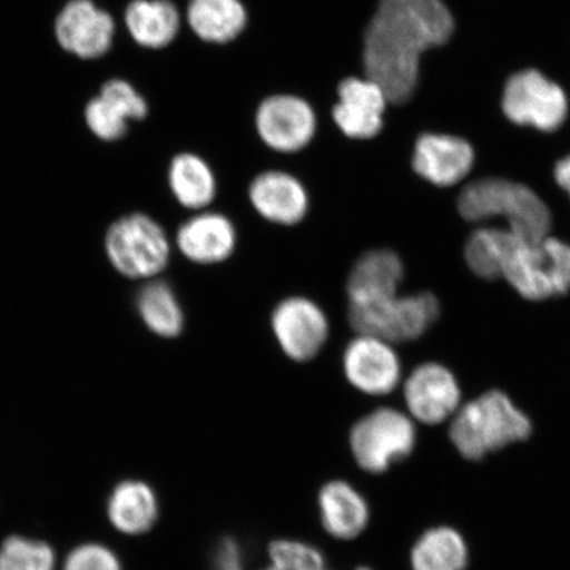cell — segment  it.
Masks as SVG:
<instances>
[{"instance_id": "6da1fadb", "label": "cell", "mask_w": 570, "mask_h": 570, "mask_svg": "<svg viewBox=\"0 0 570 570\" xmlns=\"http://www.w3.org/2000/svg\"><path fill=\"white\" fill-rule=\"evenodd\" d=\"M454 20L443 0H377L362 35V75L409 105L422 83L428 52L446 45Z\"/></svg>"}, {"instance_id": "7a4b0ae2", "label": "cell", "mask_w": 570, "mask_h": 570, "mask_svg": "<svg viewBox=\"0 0 570 570\" xmlns=\"http://www.w3.org/2000/svg\"><path fill=\"white\" fill-rule=\"evenodd\" d=\"M532 424L502 391L484 392L454 413L449 438L463 459L480 461L488 454L530 438Z\"/></svg>"}, {"instance_id": "3957f363", "label": "cell", "mask_w": 570, "mask_h": 570, "mask_svg": "<svg viewBox=\"0 0 570 570\" xmlns=\"http://www.w3.org/2000/svg\"><path fill=\"white\" fill-rule=\"evenodd\" d=\"M499 277L527 301L541 302L570 289V246L546 235L529 239L509 230L499 262Z\"/></svg>"}, {"instance_id": "277c9868", "label": "cell", "mask_w": 570, "mask_h": 570, "mask_svg": "<svg viewBox=\"0 0 570 570\" xmlns=\"http://www.w3.org/2000/svg\"><path fill=\"white\" fill-rule=\"evenodd\" d=\"M458 208L469 223L503 218L508 229L523 238L546 237L551 230V212L543 199L525 185L504 178L469 184L461 191Z\"/></svg>"}, {"instance_id": "5b68a950", "label": "cell", "mask_w": 570, "mask_h": 570, "mask_svg": "<svg viewBox=\"0 0 570 570\" xmlns=\"http://www.w3.org/2000/svg\"><path fill=\"white\" fill-rule=\"evenodd\" d=\"M254 131L261 145L276 158L302 155L315 142L320 130L316 107L296 92H273L261 99L254 112Z\"/></svg>"}, {"instance_id": "8992f818", "label": "cell", "mask_w": 570, "mask_h": 570, "mask_svg": "<svg viewBox=\"0 0 570 570\" xmlns=\"http://www.w3.org/2000/svg\"><path fill=\"white\" fill-rule=\"evenodd\" d=\"M106 252L111 265L124 276L153 281L169 265L170 240L158 220L135 213L110 227Z\"/></svg>"}, {"instance_id": "52a82bcc", "label": "cell", "mask_w": 570, "mask_h": 570, "mask_svg": "<svg viewBox=\"0 0 570 570\" xmlns=\"http://www.w3.org/2000/svg\"><path fill=\"white\" fill-rule=\"evenodd\" d=\"M439 316L440 303L430 292L397 294L380 303L347 306V321L354 333L370 334L394 345L422 337Z\"/></svg>"}, {"instance_id": "ba28073f", "label": "cell", "mask_w": 570, "mask_h": 570, "mask_svg": "<svg viewBox=\"0 0 570 570\" xmlns=\"http://www.w3.org/2000/svg\"><path fill=\"white\" fill-rule=\"evenodd\" d=\"M416 444V428L411 416L391 409H376L352 428L351 448L356 462L368 473L381 474L392 463L412 453Z\"/></svg>"}, {"instance_id": "9c48e42d", "label": "cell", "mask_w": 570, "mask_h": 570, "mask_svg": "<svg viewBox=\"0 0 570 570\" xmlns=\"http://www.w3.org/2000/svg\"><path fill=\"white\" fill-rule=\"evenodd\" d=\"M269 326L282 353L296 363L317 358L331 337L323 306L303 295L282 298L271 313Z\"/></svg>"}, {"instance_id": "30bf717a", "label": "cell", "mask_w": 570, "mask_h": 570, "mask_svg": "<svg viewBox=\"0 0 570 570\" xmlns=\"http://www.w3.org/2000/svg\"><path fill=\"white\" fill-rule=\"evenodd\" d=\"M390 107L381 85L366 76L351 75L338 82L330 117L341 137L366 142L381 137Z\"/></svg>"}, {"instance_id": "8fae6325", "label": "cell", "mask_w": 570, "mask_h": 570, "mask_svg": "<svg viewBox=\"0 0 570 570\" xmlns=\"http://www.w3.org/2000/svg\"><path fill=\"white\" fill-rule=\"evenodd\" d=\"M503 111L512 122L553 131L564 124L568 99L558 83L538 70H523L512 76L503 92Z\"/></svg>"}, {"instance_id": "7c38bea8", "label": "cell", "mask_w": 570, "mask_h": 570, "mask_svg": "<svg viewBox=\"0 0 570 570\" xmlns=\"http://www.w3.org/2000/svg\"><path fill=\"white\" fill-rule=\"evenodd\" d=\"M249 205L266 223L292 227L302 224L311 210V191L303 177L287 167H266L247 185Z\"/></svg>"}, {"instance_id": "4fadbf2b", "label": "cell", "mask_w": 570, "mask_h": 570, "mask_svg": "<svg viewBox=\"0 0 570 570\" xmlns=\"http://www.w3.org/2000/svg\"><path fill=\"white\" fill-rule=\"evenodd\" d=\"M341 363L348 384L362 394L386 396L401 386V356L389 341L355 333L342 353Z\"/></svg>"}, {"instance_id": "5bb4252c", "label": "cell", "mask_w": 570, "mask_h": 570, "mask_svg": "<svg viewBox=\"0 0 570 570\" xmlns=\"http://www.w3.org/2000/svg\"><path fill=\"white\" fill-rule=\"evenodd\" d=\"M403 395L410 416L428 425L444 423L461 407L458 380L451 370L436 362L413 368L403 383Z\"/></svg>"}, {"instance_id": "9a60e30c", "label": "cell", "mask_w": 570, "mask_h": 570, "mask_svg": "<svg viewBox=\"0 0 570 570\" xmlns=\"http://www.w3.org/2000/svg\"><path fill=\"white\" fill-rule=\"evenodd\" d=\"M175 244L184 258L194 265H223L237 249L238 230L226 214L206 209L184 220L177 229Z\"/></svg>"}, {"instance_id": "2e32d148", "label": "cell", "mask_w": 570, "mask_h": 570, "mask_svg": "<svg viewBox=\"0 0 570 570\" xmlns=\"http://www.w3.org/2000/svg\"><path fill=\"white\" fill-rule=\"evenodd\" d=\"M473 147L453 135L423 132L413 141L411 167L423 180L445 188L459 184L474 166Z\"/></svg>"}, {"instance_id": "e0dca14e", "label": "cell", "mask_w": 570, "mask_h": 570, "mask_svg": "<svg viewBox=\"0 0 570 570\" xmlns=\"http://www.w3.org/2000/svg\"><path fill=\"white\" fill-rule=\"evenodd\" d=\"M404 275L403 261L394 249H368L358 256L347 275V306L370 305L397 295Z\"/></svg>"}, {"instance_id": "ac0fdd59", "label": "cell", "mask_w": 570, "mask_h": 570, "mask_svg": "<svg viewBox=\"0 0 570 570\" xmlns=\"http://www.w3.org/2000/svg\"><path fill=\"white\" fill-rule=\"evenodd\" d=\"M56 35L67 51L95 59L110 48L114 21L90 0H71L57 19Z\"/></svg>"}, {"instance_id": "d6986e66", "label": "cell", "mask_w": 570, "mask_h": 570, "mask_svg": "<svg viewBox=\"0 0 570 570\" xmlns=\"http://www.w3.org/2000/svg\"><path fill=\"white\" fill-rule=\"evenodd\" d=\"M249 13L244 0H187L184 26L195 39L212 47H226L247 30Z\"/></svg>"}, {"instance_id": "ffe728a7", "label": "cell", "mask_w": 570, "mask_h": 570, "mask_svg": "<svg viewBox=\"0 0 570 570\" xmlns=\"http://www.w3.org/2000/svg\"><path fill=\"white\" fill-rule=\"evenodd\" d=\"M149 104L140 92L122 80L107 82L101 97L87 107V120L91 131L104 140L125 137L128 120H145Z\"/></svg>"}, {"instance_id": "44dd1931", "label": "cell", "mask_w": 570, "mask_h": 570, "mask_svg": "<svg viewBox=\"0 0 570 570\" xmlns=\"http://www.w3.org/2000/svg\"><path fill=\"white\" fill-rule=\"evenodd\" d=\"M167 180L176 202L194 213L210 209L218 196L217 169L195 149H183L173 156Z\"/></svg>"}, {"instance_id": "7402d4cb", "label": "cell", "mask_w": 570, "mask_h": 570, "mask_svg": "<svg viewBox=\"0 0 570 570\" xmlns=\"http://www.w3.org/2000/svg\"><path fill=\"white\" fill-rule=\"evenodd\" d=\"M125 19L134 41L148 51H167L184 31V10L175 0H132Z\"/></svg>"}, {"instance_id": "603a6c76", "label": "cell", "mask_w": 570, "mask_h": 570, "mask_svg": "<svg viewBox=\"0 0 570 570\" xmlns=\"http://www.w3.org/2000/svg\"><path fill=\"white\" fill-rule=\"evenodd\" d=\"M321 522L333 538L352 540L366 529L368 508L365 499L341 481L326 483L318 497Z\"/></svg>"}, {"instance_id": "cb8c5ba5", "label": "cell", "mask_w": 570, "mask_h": 570, "mask_svg": "<svg viewBox=\"0 0 570 570\" xmlns=\"http://www.w3.org/2000/svg\"><path fill=\"white\" fill-rule=\"evenodd\" d=\"M158 499L153 489L139 481L119 483L107 503L111 524L126 534L148 532L158 520Z\"/></svg>"}, {"instance_id": "d4e9b609", "label": "cell", "mask_w": 570, "mask_h": 570, "mask_svg": "<svg viewBox=\"0 0 570 570\" xmlns=\"http://www.w3.org/2000/svg\"><path fill=\"white\" fill-rule=\"evenodd\" d=\"M468 562L466 541L452 527L426 531L411 553L412 570H465Z\"/></svg>"}, {"instance_id": "484cf974", "label": "cell", "mask_w": 570, "mask_h": 570, "mask_svg": "<svg viewBox=\"0 0 570 570\" xmlns=\"http://www.w3.org/2000/svg\"><path fill=\"white\" fill-rule=\"evenodd\" d=\"M138 311L149 331L161 338H176L185 327L184 309L170 285L149 281L139 292Z\"/></svg>"}, {"instance_id": "4316f807", "label": "cell", "mask_w": 570, "mask_h": 570, "mask_svg": "<svg viewBox=\"0 0 570 570\" xmlns=\"http://www.w3.org/2000/svg\"><path fill=\"white\" fill-rule=\"evenodd\" d=\"M56 558L45 541L11 537L0 547V570H55Z\"/></svg>"}, {"instance_id": "83f0119b", "label": "cell", "mask_w": 570, "mask_h": 570, "mask_svg": "<svg viewBox=\"0 0 570 570\" xmlns=\"http://www.w3.org/2000/svg\"><path fill=\"white\" fill-rule=\"evenodd\" d=\"M273 566L285 570H321L325 568L323 556L308 544L298 541L277 540L269 547Z\"/></svg>"}, {"instance_id": "f1b7e54d", "label": "cell", "mask_w": 570, "mask_h": 570, "mask_svg": "<svg viewBox=\"0 0 570 570\" xmlns=\"http://www.w3.org/2000/svg\"><path fill=\"white\" fill-rule=\"evenodd\" d=\"M63 570H122L117 556L99 544H83L71 551Z\"/></svg>"}, {"instance_id": "f546056e", "label": "cell", "mask_w": 570, "mask_h": 570, "mask_svg": "<svg viewBox=\"0 0 570 570\" xmlns=\"http://www.w3.org/2000/svg\"><path fill=\"white\" fill-rule=\"evenodd\" d=\"M214 564L217 570H244V556L239 546L232 539L220 541L214 556Z\"/></svg>"}, {"instance_id": "4dcf8cb0", "label": "cell", "mask_w": 570, "mask_h": 570, "mask_svg": "<svg viewBox=\"0 0 570 570\" xmlns=\"http://www.w3.org/2000/svg\"><path fill=\"white\" fill-rule=\"evenodd\" d=\"M554 180L570 197V155L560 160L554 168Z\"/></svg>"}, {"instance_id": "1f68e13d", "label": "cell", "mask_w": 570, "mask_h": 570, "mask_svg": "<svg viewBox=\"0 0 570 570\" xmlns=\"http://www.w3.org/2000/svg\"><path fill=\"white\" fill-rule=\"evenodd\" d=\"M266 570H285V569L277 568V567L273 566V567H271V568H268V569H266Z\"/></svg>"}, {"instance_id": "d6a6232c", "label": "cell", "mask_w": 570, "mask_h": 570, "mask_svg": "<svg viewBox=\"0 0 570 570\" xmlns=\"http://www.w3.org/2000/svg\"><path fill=\"white\" fill-rule=\"evenodd\" d=\"M358 570H372V569H368V568H360Z\"/></svg>"}, {"instance_id": "836d02e7", "label": "cell", "mask_w": 570, "mask_h": 570, "mask_svg": "<svg viewBox=\"0 0 570 570\" xmlns=\"http://www.w3.org/2000/svg\"><path fill=\"white\" fill-rule=\"evenodd\" d=\"M321 570H326V569L324 568V569H321Z\"/></svg>"}]
</instances>
